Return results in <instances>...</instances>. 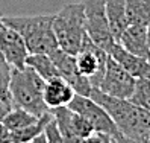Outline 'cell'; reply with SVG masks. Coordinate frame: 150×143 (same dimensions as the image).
I'll return each instance as SVG.
<instances>
[{
    "instance_id": "1",
    "label": "cell",
    "mask_w": 150,
    "mask_h": 143,
    "mask_svg": "<svg viewBox=\"0 0 150 143\" xmlns=\"http://www.w3.org/2000/svg\"><path fill=\"white\" fill-rule=\"evenodd\" d=\"M91 99L100 104L115 122L118 132L126 137L150 136V111L135 105L129 99H118L93 88Z\"/></svg>"
},
{
    "instance_id": "2",
    "label": "cell",
    "mask_w": 150,
    "mask_h": 143,
    "mask_svg": "<svg viewBox=\"0 0 150 143\" xmlns=\"http://www.w3.org/2000/svg\"><path fill=\"white\" fill-rule=\"evenodd\" d=\"M53 19L55 14L2 17L3 24L15 29L23 37L29 53H44V55H50L59 49L53 32Z\"/></svg>"
},
{
    "instance_id": "3",
    "label": "cell",
    "mask_w": 150,
    "mask_h": 143,
    "mask_svg": "<svg viewBox=\"0 0 150 143\" xmlns=\"http://www.w3.org/2000/svg\"><path fill=\"white\" fill-rule=\"evenodd\" d=\"M44 87L46 81L30 67L12 69L9 82L12 108H23L38 117L47 114L50 108L44 102Z\"/></svg>"
},
{
    "instance_id": "4",
    "label": "cell",
    "mask_w": 150,
    "mask_h": 143,
    "mask_svg": "<svg viewBox=\"0 0 150 143\" xmlns=\"http://www.w3.org/2000/svg\"><path fill=\"white\" fill-rule=\"evenodd\" d=\"M53 32L59 49L76 56L88 37L85 31L83 2L65 5L53 19Z\"/></svg>"
},
{
    "instance_id": "5",
    "label": "cell",
    "mask_w": 150,
    "mask_h": 143,
    "mask_svg": "<svg viewBox=\"0 0 150 143\" xmlns=\"http://www.w3.org/2000/svg\"><path fill=\"white\" fill-rule=\"evenodd\" d=\"M83 12L88 38L109 53L115 40L109 31L105 0H83Z\"/></svg>"
},
{
    "instance_id": "6",
    "label": "cell",
    "mask_w": 150,
    "mask_h": 143,
    "mask_svg": "<svg viewBox=\"0 0 150 143\" xmlns=\"http://www.w3.org/2000/svg\"><path fill=\"white\" fill-rule=\"evenodd\" d=\"M68 108L77 114L83 116L94 127L96 132L106 134V136H111V137H115L120 134L115 122L112 120V117L108 114V111L100 104H97L94 99H91L90 96L76 94L73 97V101L68 104Z\"/></svg>"
},
{
    "instance_id": "7",
    "label": "cell",
    "mask_w": 150,
    "mask_h": 143,
    "mask_svg": "<svg viewBox=\"0 0 150 143\" xmlns=\"http://www.w3.org/2000/svg\"><path fill=\"white\" fill-rule=\"evenodd\" d=\"M109 53L103 50L90 38H85L81 52L76 55V64L81 75L90 79L93 88H97L102 82V78L106 70V61Z\"/></svg>"
},
{
    "instance_id": "8",
    "label": "cell",
    "mask_w": 150,
    "mask_h": 143,
    "mask_svg": "<svg viewBox=\"0 0 150 143\" xmlns=\"http://www.w3.org/2000/svg\"><path fill=\"white\" fill-rule=\"evenodd\" d=\"M135 85L137 79L132 75H129L109 55L106 61V70H105V75L102 78L100 85L97 87V90H100L102 93L108 96L118 97V99H130L135 92Z\"/></svg>"
},
{
    "instance_id": "9",
    "label": "cell",
    "mask_w": 150,
    "mask_h": 143,
    "mask_svg": "<svg viewBox=\"0 0 150 143\" xmlns=\"http://www.w3.org/2000/svg\"><path fill=\"white\" fill-rule=\"evenodd\" d=\"M50 58L55 62V66L59 72V76L68 85H71L76 94H81V96L91 94L93 85L90 82V79L81 75L77 64H76V56L64 52L62 49H56L53 53H50Z\"/></svg>"
},
{
    "instance_id": "10",
    "label": "cell",
    "mask_w": 150,
    "mask_h": 143,
    "mask_svg": "<svg viewBox=\"0 0 150 143\" xmlns=\"http://www.w3.org/2000/svg\"><path fill=\"white\" fill-rule=\"evenodd\" d=\"M0 53L12 69H24L29 50L23 37L9 26H0Z\"/></svg>"
},
{
    "instance_id": "11",
    "label": "cell",
    "mask_w": 150,
    "mask_h": 143,
    "mask_svg": "<svg viewBox=\"0 0 150 143\" xmlns=\"http://www.w3.org/2000/svg\"><path fill=\"white\" fill-rule=\"evenodd\" d=\"M109 55L135 79L150 78V59L137 56L134 53L127 52L118 43H114V46L109 50Z\"/></svg>"
},
{
    "instance_id": "12",
    "label": "cell",
    "mask_w": 150,
    "mask_h": 143,
    "mask_svg": "<svg viewBox=\"0 0 150 143\" xmlns=\"http://www.w3.org/2000/svg\"><path fill=\"white\" fill-rule=\"evenodd\" d=\"M118 44L137 56L150 59V49L147 43V26L129 24L120 37Z\"/></svg>"
},
{
    "instance_id": "13",
    "label": "cell",
    "mask_w": 150,
    "mask_h": 143,
    "mask_svg": "<svg viewBox=\"0 0 150 143\" xmlns=\"http://www.w3.org/2000/svg\"><path fill=\"white\" fill-rule=\"evenodd\" d=\"M76 96L71 85H68L62 78H55L46 82L44 87V102L50 110L59 107H68Z\"/></svg>"
},
{
    "instance_id": "14",
    "label": "cell",
    "mask_w": 150,
    "mask_h": 143,
    "mask_svg": "<svg viewBox=\"0 0 150 143\" xmlns=\"http://www.w3.org/2000/svg\"><path fill=\"white\" fill-rule=\"evenodd\" d=\"M105 5H106V17L109 23V31L115 43H118L120 37L127 28L126 3L125 0H105Z\"/></svg>"
},
{
    "instance_id": "15",
    "label": "cell",
    "mask_w": 150,
    "mask_h": 143,
    "mask_svg": "<svg viewBox=\"0 0 150 143\" xmlns=\"http://www.w3.org/2000/svg\"><path fill=\"white\" fill-rule=\"evenodd\" d=\"M26 66L35 70L37 73L44 79V81H50L55 78H61L59 72L52 61L50 55H44V53H29L28 59H26Z\"/></svg>"
},
{
    "instance_id": "16",
    "label": "cell",
    "mask_w": 150,
    "mask_h": 143,
    "mask_svg": "<svg viewBox=\"0 0 150 143\" xmlns=\"http://www.w3.org/2000/svg\"><path fill=\"white\" fill-rule=\"evenodd\" d=\"M127 26H149L150 23V0H125Z\"/></svg>"
},
{
    "instance_id": "17",
    "label": "cell",
    "mask_w": 150,
    "mask_h": 143,
    "mask_svg": "<svg viewBox=\"0 0 150 143\" xmlns=\"http://www.w3.org/2000/svg\"><path fill=\"white\" fill-rule=\"evenodd\" d=\"M53 117L52 116V111H49L47 114L41 116V117L32 123V125H28L21 129H15V131H11V137H12V143H30L37 136H40L41 132H44V128H46L47 122Z\"/></svg>"
},
{
    "instance_id": "18",
    "label": "cell",
    "mask_w": 150,
    "mask_h": 143,
    "mask_svg": "<svg viewBox=\"0 0 150 143\" xmlns=\"http://www.w3.org/2000/svg\"><path fill=\"white\" fill-rule=\"evenodd\" d=\"M38 119H40L38 116H35V114L26 111L23 108H15V107H14V108L2 119V122L11 131H15V129H21L24 127H28V125L35 123Z\"/></svg>"
},
{
    "instance_id": "19",
    "label": "cell",
    "mask_w": 150,
    "mask_h": 143,
    "mask_svg": "<svg viewBox=\"0 0 150 143\" xmlns=\"http://www.w3.org/2000/svg\"><path fill=\"white\" fill-rule=\"evenodd\" d=\"M129 101L141 107V108H146L150 111V78L137 79L135 92Z\"/></svg>"
},
{
    "instance_id": "20",
    "label": "cell",
    "mask_w": 150,
    "mask_h": 143,
    "mask_svg": "<svg viewBox=\"0 0 150 143\" xmlns=\"http://www.w3.org/2000/svg\"><path fill=\"white\" fill-rule=\"evenodd\" d=\"M11 72H12V67L8 64L3 55L0 53V101L5 104H9V105H12L11 92H9Z\"/></svg>"
},
{
    "instance_id": "21",
    "label": "cell",
    "mask_w": 150,
    "mask_h": 143,
    "mask_svg": "<svg viewBox=\"0 0 150 143\" xmlns=\"http://www.w3.org/2000/svg\"><path fill=\"white\" fill-rule=\"evenodd\" d=\"M70 122H71V128L74 131V134L77 137H81L82 140L86 139V137H90L91 134H94V127L88 122L83 116L81 114H77V113H71V119H70Z\"/></svg>"
},
{
    "instance_id": "22",
    "label": "cell",
    "mask_w": 150,
    "mask_h": 143,
    "mask_svg": "<svg viewBox=\"0 0 150 143\" xmlns=\"http://www.w3.org/2000/svg\"><path fill=\"white\" fill-rule=\"evenodd\" d=\"M52 116H53V114H52ZM44 134H46L49 143H65L62 134H61V131L58 128V123H56V120L53 117L47 122L46 128H44Z\"/></svg>"
},
{
    "instance_id": "23",
    "label": "cell",
    "mask_w": 150,
    "mask_h": 143,
    "mask_svg": "<svg viewBox=\"0 0 150 143\" xmlns=\"http://www.w3.org/2000/svg\"><path fill=\"white\" fill-rule=\"evenodd\" d=\"M115 143H150V136H138V137H126V136H118L112 137Z\"/></svg>"
},
{
    "instance_id": "24",
    "label": "cell",
    "mask_w": 150,
    "mask_h": 143,
    "mask_svg": "<svg viewBox=\"0 0 150 143\" xmlns=\"http://www.w3.org/2000/svg\"><path fill=\"white\" fill-rule=\"evenodd\" d=\"M0 143H12L11 129L0 120Z\"/></svg>"
},
{
    "instance_id": "25",
    "label": "cell",
    "mask_w": 150,
    "mask_h": 143,
    "mask_svg": "<svg viewBox=\"0 0 150 143\" xmlns=\"http://www.w3.org/2000/svg\"><path fill=\"white\" fill-rule=\"evenodd\" d=\"M82 143H103V134L100 132H94L90 137H86L82 140Z\"/></svg>"
},
{
    "instance_id": "26",
    "label": "cell",
    "mask_w": 150,
    "mask_h": 143,
    "mask_svg": "<svg viewBox=\"0 0 150 143\" xmlns=\"http://www.w3.org/2000/svg\"><path fill=\"white\" fill-rule=\"evenodd\" d=\"M30 143H49V142H47L46 134H44V132H41L40 136H37V137H35V139H33Z\"/></svg>"
},
{
    "instance_id": "27",
    "label": "cell",
    "mask_w": 150,
    "mask_h": 143,
    "mask_svg": "<svg viewBox=\"0 0 150 143\" xmlns=\"http://www.w3.org/2000/svg\"><path fill=\"white\" fill-rule=\"evenodd\" d=\"M103 143H115L114 139L111 136H106V134H103Z\"/></svg>"
},
{
    "instance_id": "28",
    "label": "cell",
    "mask_w": 150,
    "mask_h": 143,
    "mask_svg": "<svg viewBox=\"0 0 150 143\" xmlns=\"http://www.w3.org/2000/svg\"><path fill=\"white\" fill-rule=\"evenodd\" d=\"M147 43H149V49H150V23L147 26Z\"/></svg>"
},
{
    "instance_id": "29",
    "label": "cell",
    "mask_w": 150,
    "mask_h": 143,
    "mask_svg": "<svg viewBox=\"0 0 150 143\" xmlns=\"http://www.w3.org/2000/svg\"><path fill=\"white\" fill-rule=\"evenodd\" d=\"M0 26H3V20H2V17H0Z\"/></svg>"
}]
</instances>
